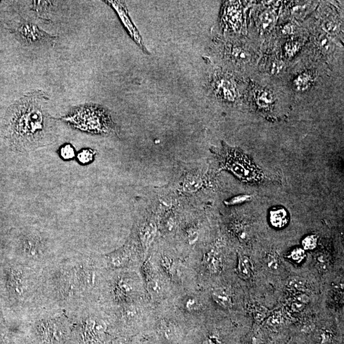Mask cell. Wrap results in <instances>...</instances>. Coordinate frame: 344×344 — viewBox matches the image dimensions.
<instances>
[{"instance_id": "14", "label": "cell", "mask_w": 344, "mask_h": 344, "mask_svg": "<svg viewBox=\"0 0 344 344\" xmlns=\"http://www.w3.org/2000/svg\"><path fill=\"white\" fill-rule=\"evenodd\" d=\"M312 81H313V79H312L311 75L307 74V73H303L295 79L294 82L295 88L299 91L306 90L311 86Z\"/></svg>"}, {"instance_id": "21", "label": "cell", "mask_w": 344, "mask_h": 344, "mask_svg": "<svg viewBox=\"0 0 344 344\" xmlns=\"http://www.w3.org/2000/svg\"><path fill=\"white\" fill-rule=\"evenodd\" d=\"M317 237L315 235H309L302 241V245L305 250H313L317 246Z\"/></svg>"}, {"instance_id": "33", "label": "cell", "mask_w": 344, "mask_h": 344, "mask_svg": "<svg viewBox=\"0 0 344 344\" xmlns=\"http://www.w3.org/2000/svg\"><path fill=\"white\" fill-rule=\"evenodd\" d=\"M305 306H306V305L302 304V303L293 300L291 304V309L294 313H300L305 308Z\"/></svg>"}, {"instance_id": "1", "label": "cell", "mask_w": 344, "mask_h": 344, "mask_svg": "<svg viewBox=\"0 0 344 344\" xmlns=\"http://www.w3.org/2000/svg\"><path fill=\"white\" fill-rule=\"evenodd\" d=\"M49 98L34 91L15 103L11 111L8 132L11 142L21 152H29L50 144V118L45 109Z\"/></svg>"}, {"instance_id": "2", "label": "cell", "mask_w": 344, "mask_h": 344, "mask_svg": "<svg viewBox=\"0 0 344 344\" xmlns=\"http://www.w3.org/2000/svg\"><path fill=\"white\" fill-rule=\"evenodd\" d=\"M61 119L89 134L111 135L118 131L109 111L98 105L85 104L74 107Z\"/></svg>"}, {"instance_id": "6", "label": "cell", "mask_w": 344, "mask_h": 344, "mask_svg": "<svg viewBox=\"0 0 344 344\" xmlns=\"http://www.w3.org/2000/svg\"><path fill=\"white\" fill-rule=\"evenodd\" d=\"M109 2L110 4L113 7L115 10L118 12V14L120 17L121 21L123 22L124 26L126 27V30L128 31V33L130 34L131 37L132 38L135 43L141 47V49L143 50L145 53L149 54L148 49H146L145 45L142 40L141 34L138 31L137 29L133 24L132 20H131L127 9L126 8L125 4L121 1H110Z\"/></svg>"}, {"instance_id": "12", "label": "cell", "mask_w": 344, "mask_h": 344, "mask_svg": "<svg viewBox=\"0 0 344 344\" xmlns=\"http://www.w3.org/2000/svg\"><path fill=\"white\" fill-rule=\"evenodd\" d=\"M238 272L244 279H249L251 277L253 266L248 257L240 256L238 260Z\"/></svg>"}, {"instance_id": "29", "label": "cell", "mask_w": 344, "mask_h": 344, "mask_svg": "<svg viewBox=\"0 0 344 344\" xmlns=\"http://www.w3.org/2000/svg\"><path fill=\"white\" fill-rule=\"evenodd\" d=\"M323 27L326 31L332 34H336L339 30L338 25L333 21H326L323 24Z\"/></svg>"}, {"instance_id": "25", "label": "cell", "mask_w": 344, "mask_h": 344, "mask_svg": "<svg viewBox=\"0 0 344 344\" xmlns=\"http://www.w3.org/2000/svg\"><path fill=\"white\" fill-rule=\"evenodd\" d=\"M306 252H305L304 249L301 248L295 249L291 253V257L292 260L297 263L301 262L306 258Z\"/></svg>"}, {"instance_id": "23", "label": "cell", "mask_w": 344, "mask_h": 344, "mask_svg": "<svg viewBox=\"0 0 344 344\" xmlns=\"http://www.w3.org/2000/svg\"><path fill=\"white\" fill-rule=\"evenodd\" d=\"M318 339L321 344H328L331 343L332 334L327 330H321L318 334Z\"/></svg>"}, {"instance_id": "13", "label": "cell", "mask_w": 344, "mask_h": 344, "mask_svg": "<svg viewBox=\"0 0 344 344\" xmlns=\"http://www.w3.org/2000/svg\"><path fill=\"white\" fill-rule=\"evenodd\" d=\"M128 256L125 249L117 251L109 258V263L111 267H121L127 263Z\"/></svg>"}, {"instance_id": "36", "label": "cell", "mask_w": 344, "mask_h": 344, "mask_svg": "<svg viewBox=\"0 0 344 344\" xmlns=\"http://www.w3.org/2000/svg\"><path fill=\"white\" fill-rule=\"evenodd\" d=\"M203 344H220V341L217 337L210 336L204 341Z\"/></svg>"}, {"instance_id": "24", "label": "cell", "mask_w": 344, "mask_h": 344, "mask_svg": "<svg viewBox=\"0 0 344 344\" xmlns=\"http://www.w3.org/2000/svg\"><path fill=\"white\" fill-rule=\"evenodd\" d=\"M319 44H320L321 49L325 52H330L333 49L332 41L327 36H321L319 38Z\"/></svg>"}, {"instance_id": "16", "label": "cell", "mask_w": 344, "mask_h": 344, "mask_svg": "<svg viewBox=\"0 0 344 344\" xmlns=\"http://www.w3.org/2000/svg\"><path fill=\"white\" fill-rule=\"evenodd\" d=\"M288 286L295 291H306L307 283L306 280L299 277H294L289 280Z\"/></svg>"}, {"instance_id": "3", "label": "cell", "mask_w": 344, "mask_h": 344, "mask_svg": "<svg viewBox=\"0 0 344 344\" xmlns=\"http://www.w3.org/2000/svg\"><path fill=\"white\" fill-rule=\"evenodd\" d=\"M242 157L234 149L228 147H224L220 153V159L224 169L231 171L238 177L251 179L254 175L256 176V170Z\"/></svg>"}, {"instance_id": "22", "label": "cell", "mask_w": 344, "mask_h": 344, "mask_svg": "<svg viewBox=\"0 0 344 344\" xmlns=\"http://www.w3.org/2000/svg\"><path fill=\"white\" fill-rule=\"evenodd\" d=\"M251 199V196L250 195H238V196L228 199V201H225V203L228 205H238V204L247 202V201H249Z\"/></svg>"}, {"instance_id": "28", "label": "cell", "mask_w": 344, "mask_h": 344, "mask_svg": "<svg viewBox=\"0 0 344 344\" xmlns=\"http://www.w3.org/2000/svg\"><path fill=\"white\" fill-rule=\"evenodd\" d=\"M185 307L188 311H197L199 307V302L194 298H189L185 303Z\"/></svg>"}, {"instance_id": "38", "label": "cell", "mask_w": 344, "mask_h": 344, "mask_svg": "<svg viewBox=\"0 0 344 344\" xmlns=\"http://www.w3.org/2000/svg\"><path fill=\"white\" fill-rule=\"evenodd\" d=\"M293 31V27L291 24H288L284 26L283 29V33L284 34H291Z\"/></svg>"}, {"instance_id": "5", "label": "cell", "mask_w": 344, "mask_h": 344, "mask_svg": "<svg viewBox=\"0 0 344 344\" xmlns=\"http://www.w3.org/2000/svg\"><path fill=\"white\" fill-rule=\"evenodd\" d=\"M17 34L27 45H39L54 43L56 38L50 35L31 23L22 22L17 29Z\"/></svg>"}, {"instance_id": "15", "label": "cell", "mask_w": 344, "mask_h": 344, "mask_svg": "<svg viewBox=\"0 0 344 344\" xmlns=\"http://www.w3.org/2000/svg\"><path fill=\"white\" fill-rule=\"evenodd\" d=\"M95 151L91 149L86 148L82 149L78 153L77 159L80 164L87 165L93 162L95 159Z\"/></svg>"}, {"instance_id": "35", "label": "cell", "mask_w": 344, "mask_h": 344, "mask_svg": "<svg viewBox=\"0 0 344 344\" xmlns=\"http://www.w3.org/2000/svg\"><path fill=\"white\" fill-rule=\"evenodd\" d=\"M295 300V301L299 302L300 303H302V304L306 305V304L309 302V298L306 295L301 294L296 296L294 300Z\"/></svg>"}, {"instance_id": "8", "label": "cell", "mask_w": 344, "mask_h": 344, "mask_svg": "<svg viewBox=\"0 0 344 344\" xmlns=\"http://www.w3.org/2000/svg\"><path fill=\"white\" fill-rule=\"evenodd\" d=\"M270 224L276 228H283L289 221L288 212L284 208H275L270 211L269 215Z\"/></svg>"}, {"instance_id": "27", "label": "cell", "mask_w": 344, "mask_h": 344, "mask_svg": "<svg viewBox=\"0 0 344 344\" xmlns=\"http://www.w3.org/2000/svg\"><path fill=\"white\" fill-rule=\"evenodd\" d=\"M299 48V43L296 42H291L287 43L285 47V50L287 54H288L289 56H292L293 55L297 53Z\"/></svg>"}, {"instance_id": "30", "label": "cell", "mask_w": 344, "mask_h": 344, "mask_svg": "<svg viewBox=\"0 0 344 344\" xmlns=\"http://www.w3.org/2000/svg\"><path fill=\"white\" fill-rule=\"evenodd\" d=\"M268 323L272 326H277L281 323V315L279 312H275L268 319Z\"/></svg>"}, {"instance_id": "31", "label": "cell", "mask_w": 344, "mask_h": 344, "mask_svg": "<svg viewBox=\"0 0 344 344\" xmlns=\"http://www.w3.org/2000/svg\"><path fill=\"white\" fill-rule=\"evenodd\" d=\"M317 265L320 267L321 270H326L327 269V259L324 254H319L317 256V260H316Z\"/></svg>"}, {"instance_id": "26", "label": "cell", "mask_w": 344, "mask_h": 344, "mask_svg": "<svg viewBox=\"0 0 344 344\" xmlns=\"http://www.w3.org/2000/svg\"><path fill=\"white\" fill-rule=\"evenodd\" d=\"M267 311L263 307H256L254 311V318L258 322H261L267 316Z\"/></svg>"}, {"instance_id": "18", "label": "cell", "mask_w": 344, "mask_h": 344, "mask_svg": "<svg viewBox=\"0 0 344 344\" xmlns=\"http://www.w3.org/2000/svg\"><path fill=\"white\" fill-rule=\"evenodd\" d=\"M260 21L263 29H269L275 21L274 15L270 11H265L260 16Z\"/></svg>"}, {"instance_id": "20", "label": "cell", "mask_w": 344, "mask_h": 344, "mask_svg": "<svg viewBox=\"0 0 344 344\" xmlns=\"http://www.w3.org/2000/svg\"><path fill=\"white\" fill-rule=\"evenodd\" d=\"M231 56L236 61L245 62L249 60V55L240 48L235 47L231 50Z\"/></svg>"}, {"instance_id": "7", "label": "cell", "mask_w": 344, "mask_h": 344, "mask_svg": "<svg viewBox=\"0 0 344 344\" xmlns=\"http://www.w3.org/2000/svg\"><path fill=\"white\" fill-rule=\"evenodd\" d=\"M213 89L218 98L226 102L235 101L237 96V89L231 80L225 77H217L213 82Z\"/></svg>"}, {"instance_id": "19", "label": "cell", "mask_w": 344, "mask_h": 344, "mask_svg": "<svg viewBox=\"0 0 344 344\" xmlns=\"http://www.w3.org/2000/svg\"><path fill=\"white\" fill-rule=\"evenodd\" d=\"M61 157L63 160H71L75 157V148L70 144H66L61 147L59 151Z\"/></svg>"}, {"instance_id": "10", "label": "cell", "mask_w": 344, "mask_h": 344, "mask_svg": "<svg viewBox=\"0 0 344 344\" xmlns=\"http://www.w3.org/2000/svg\"><path fill=\"white\" fill-rule=\"evenodd\" d=\"M203 263L206 267L213 274H218L222 270V261L216 252L210 251L204 256Z\"/></svg>"}, {"instance_id": "9", "label": "cell", "mask_w": 344, "mask_h": 344, "mask_svg": "<svg viewBox=\"0 0 344 344\" xmlns=\"http://www.w3.org/2000/svg\"><path fill=\"white\" fill-rule=\"evenodd\" d=\"M157 227L153 222H149L144 224L141 229V239L144 248L147 251L152 243L157 233Z\"/></svg>"}, {"instance_id": "32", "label": "cell", "mask_w": 344, "mask_h": 344, "mask_svg": "<svg viewBox=\"0 0 344 344\" xmlns=\"http://www.w3.org/2000/svg\"><path fill=\"white\" fill-rule=\"evenodd\" d=\"M187 237L190 244H193V243L196 242L197 239H198V231L195 230L194 229H189V231H187Z\"/></svg>"}, {"instance_id": "17", "label": "cell", "mask_w": 344, "mask_h": 344, "mask_svg": "<svg viewBox=\"0 0 344 344\" xmlns=\"http://www.w3.org/2000/svg\"><path fill=\"white\" fill-rule=\"evenodd\" d=\"M272 102V96L267 92H261L257 97V103L261 108H267Z\"/></svg>"}, {"instance_id": "34", "label": "cell", "mask_w": 344, "mask_h": 344, "mask_svg": "<svg viewBox=\"0 0 344 344\" xmlns=\"http://www.w3.org/2000/svg\"><path fill=\"white\" fill-rule=\"evenodd\" d=\"M267 265L268 268L272 270H277L279 267L278 261L273 256H270L268 258Z\"/></svg>"}, {"instance_id": "4", "label": "cell", "mask_w": 344, "mask_h": 344, "mask_svg": "<svg viewBox=\"0 0 344 344\" xmlns=\"http://www.w3.org/2000/svg\"><path fill=\"white\" fill-rule=\"evenodd\" d=\"M174 178L175 189L183 194H192L200 191L205 185V179L200 172L189 165L181 166Z\"/></svg>"}, {"instance_id": "11", "label": "cell", "mask_w": 344, "mask_h": 344, "mask_svg": "<svg viewBox=\"0 0 344 344\" xmlns=\"http://www.w3.org/2000/svg\"><path fill=\"white\" fill-rule=\"evenodd\" d=\"M212 297L213 300L222 308L230 309L233 306L232 299L230 295L223 289L218 288L213 290Z\"/></svg>"}, {"instance_id": "37", "label": "cell", "mask_w": 344, "mask_h": 344, "mask_svg": "<svg viewBox=\"0 0 344 344\" xmlns=\"http://www.w3.org/2000/svg\"><path fill=\"white\" fill-rule=\"evenodd\" d=\"M281 69L282 65L280 62L275 61L273 63L272 66V72L273 73L276 74V73H279L281 71Z\"/></svg>"}]
</instances>
